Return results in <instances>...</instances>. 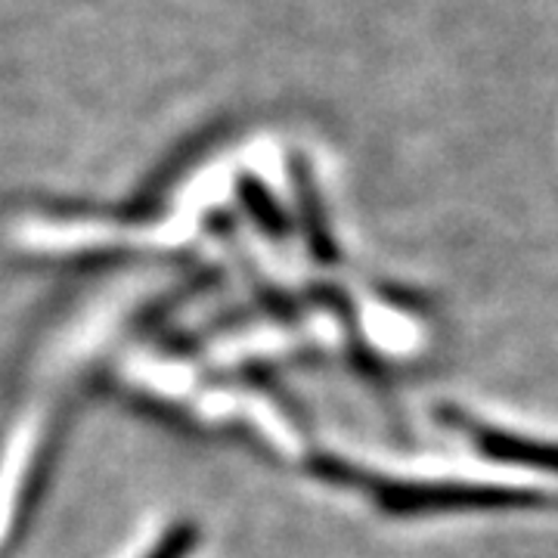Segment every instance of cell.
I'll return each mask as SVG.
<instances>
[{"label": "cell", "mask_w": 558, "mask_h": 558, "mask_svg": "<svg viewBox=\"0 0 558 558\" xmlns=\"http://www.w3.org/2000/svg\"><path fill=\"white\" fill-rule=\"evenodd\" d=\"M444 418L450 425L462 428L469 438H475V444L487 457L502 459V462H521V465H531V469H543V472L558 475V444L524 438V435L499 432V428H487V425H481L475 418L462 416L459 410H444Z\"/></svg>", "instance_id": "cell-2"}, {"label": "cell", "mask_w": 558, "mask_h": 558, "mask_svg": "<svg viewBox=\"0 0 558 558\" xmlns=\"http://www.w3.org/2000/svg\"><path fill=\"white\" fill-rule=\"evenodd\" d=\"M369 494L395 515L440 512V509H502V506H543L534 490L487 487V484H438V481L366 478Z\"/></svg>", "instance_id": "cell-1"}]
</instances>
